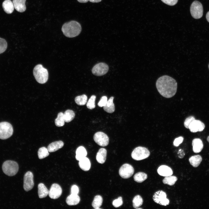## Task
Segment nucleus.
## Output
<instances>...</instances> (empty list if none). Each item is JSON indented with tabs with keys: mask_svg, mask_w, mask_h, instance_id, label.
<instances>
[{
	"mask_svg": "<svg viewBox=\"0 0 209 209\" xmlns=\"http://www.w3.org/2000/svg\"><path fill=\"white\" fill-rule=\"evenodd\" d=\"M157 90L163 96L170 98L176 94L177 83L176 80L170 76L165 75L159 78L156 83Z\"/></svg>",
	"mask_w": 209,
	"mask_h": 209,
	"instance_id": "nucleus-1",
	"label": "nucleus"
},
{
	"mask_svg": "<svg viewBox=\"0 0 209 209\" xmlns=\"http://www.w3.org/2000/svg\"><path fill=\"white\" fill-rule=\"evenodd\" d=\"M80 24L75 21H71L64 23L62 26V30L66 37L72 38L78 36L81 31Z\"/></svg>",
	"mask_w": 209,
	"mask_h": 209,
	"instance_id": "nucleus-2",
	"label": "nucleus"
},
{
	"mask_svg": "<svg viewBox=\"0 0 209 209\" xmlns=\"http://www.w3.org/2000/svg\"><path fill=\"white\" fill-rule=\"evenodd\" d=\"M33 74L37 81L40 84H44L48 80V70L41 64H37L33 70Z\"/></svg>",
	"mask_w": 209,
	"mask_h": 209,
	"instance_id": "nucleus-3",
	"label": "nucleus"
},
{
	"mask_svg": "<svg viewBox=\"0 0 209 209\" xmlns=\"http://www.w3.org/2000/svg\"><path fill=\"white\" fill-rule=\"evenodd\" d=\"M2 169L6 174L12 176L17 173L19 170V165L15 161L7 160L3 163Z\"/></svg>",
	"mask_w": 209,
	"mask_h": 209,
	"instance_id": "nucleus-4",
	"label": "nucleus"
},
{
	"mask_svg": "<svg viewBox=\"0 0 209 209\" xmlns=\"http://www.w3.org/2000/svg\"><path fill=\"white\" fill-rule=\"evenodd\" d=\"M150 152L147 148L141 146L135 148L131 154L132 158L136 161L142 160L148 158Z\"/></svg>",
	"mask_w": 209,
	"mask_h": 209,
	"instance_id": "nucleus-5",
	"label": "nucleus"
},
{
	"mask_svg": "<svg viewBox=\"0 0 209 209\" xmlns=\"http://www.w3.org/2000/svg\"><path fill=\"white\" fill-rule=\"evenodd\" d=\"M13 131L12 125L7 122H0V139H7L11 136Z\"/></svg>",
	"mask_w": 209,
	"mask_h": 209,
	"instance_id": "nucleus-6",
	"label": "nucleus"
},
{
	"mask_svg": "<svg viewBox=\"0 0 209 209\" xmlns=\"http://www.w3.org/2000/svg\"><path fill=\"white\" fill-rule=\"evenodd\" d=\"M203 10L201 3L197 1H194L190 6V12L192 17L195 19L202 17Z\"/></svg>",
	"mask_w": 209,
	"mask_h": 209,
	"instance_id": "nucleus-7",
	"label": "nucleus"
},
{
	"mask_svg": "<svg viewBox=\"0 0 209 209\" xmlns=\"http://www.w3.org/2000/svg\"><path fill=\"white\" fill-rule=\"evenodd\" d=\"M166 193L162 190H158L155 192L153 196L154 201L156 203L164 206L168 205L169 200L166 198Z\"/></svg>",
	"mask_w": 209,
	"mask_h": 209,
	"instance_id": "nucleus-8",
	"label": "nucleus"
},
{
	"mask_svg": "<svg viewBox=\"0 0 209 209\" xmlns=\"http://www.w3.org/2000/svg\"><path fill=\"white\" fill-rule=\"evenodd\" d=\"M93 138L95 142L101 146H107L109 143L108 137L106 134L102 132H96L93 136Z\"/></svg>",
	"mask_w": 209,
	"mask_h": 209,
	"instance_id": "nucleus-9",
	"label": "nucleus"
},
{
	"mask_svg": "<svg viewBox=\"0 0 209 209\" xmlns=\"http://www.w3.org/2000/svg\"><path fill=\"white\" fill-rule=\"evenodd\" d=\"M134 171V169L131 165L125 163L120 167L119 173L120 176L122 178L128 179L132 175Z\"/></svg>",
	"mask_w": 209,
	"mask_h": 209,
	"instance_id": "nucleus-10",
	"label": "nucleus"
},
{
	"mask_svg": "<svg viewBox=\"0 0 209 209\" xmlns=\"http://www.w3.org/2000/svg\"><path fill=\"white\" fill-rule=\"evenodd\" d=\"M109 68L106 64L100 62L95 65L92 68V72L94 75L100 76L106 74L108 71Z\"/></svg>",
	"mask_w": 209,
	"mask_h": 209,
	"instance_id": "nucleus-11",
	"label": "nucleus"
},
{
	"mask_svg": "<svg viewBox=\"0 0 209 209\" xmlns=\"http://www.w3.org/2000/svg\"><path fill=\"white\" fill-rule=\"evenodd\" d=\"M34 186L33 174L31 172L28 171L24 176V188L25 191H28L31 190Z\"/></svg>",
	"mask_w": 209,
	"mask_h": 209,
	"instance_id": "nucleus-12",
	"label": "nucleus"
},
{
	"mask_svg": "<svg viewBox=\"0 0 209 209\" xmlns=\"http://www.w3.org/2000/svg\"><path fill=\"white\" fill-rule=\"evenodd\" d=\"M62 190L61 186L57 183H53L51 186L49 191L48 195L50 198L56 199L62 194Z\"/></svg>",
	"mask_w": 209,
	"mask_h": 209,
	"instance_id": "nucleus-13",
	"label": "nucleus"
},
{
	"mask_svg": "<svg viewBox=\"0 0 209 209\" xmlns=\"http://www.w3.org/2000/svg\"><path fill=\"white\" fill-rule=\"evenodd\" d=\"M205 127V125L203 122L200 120L195 119L190 124L189 129L191 132L195 133L203 131Z\"/></svg>",
	"mask_w": 209,
	"mask_h": 209,
	"instance_id": "nucleus-14",
	"label": "nucleus"
},
{
	"mask_svg": "<svg viewBox=\"0 0 209 209\" xmlns=\"http://www.w3.org/2000/svg\"><path fill=\"white\" fill-rule=\"evenodd\" d=\"M157 172L159 175L163 176L172 175L173 173L172 169L166 165H162L157 169Z\"/></svg>",
	"mask_w": 209,
	"mask_h": 209,
	"instance_id": "nucleus-15",
	"label": "nucleus"
},
{
	"mask_svg": "<svg viewBox=\"0 0 209 209\" xmlns=\"http://www.w3.org/2000/svg\"><path fill=\"white\" fill-rule=\"evenodd\" d=\"M192 145L193 151L195 153L200 152L203 148V142L200 138L194 139L192 141Z\"/></svg>",
	"mask_w": 209,
	"mask_h": 209,
	"instance_id": "nucleus-16",
	"label": "nucleus"
},
{
	"mask_svg": "<svg viewBox=\"0 0 209 209\" xmlns=\"http://www.w3.org/2000/svg\"><path fill=\"white\" fill-rule=\"evenodd\" d=\"M26 0H13L14 8L17 11L19 12H23L26 9L25 5Z\"/></svg>",
	"mask_w": 209,
	"mask_h": 209,
	"instance_id": "nucleus-17",
	"label": "nucleus"
},
{
	"mask_svg": "<svg viewBox=\"0 0 209 209\" xmlns=\"http://www.w3.org/2000/svg\"><path fill=\"white\" fill-rule=\"evenodd\" d=\"M107 151L104 148L99 149L96 155V159L97 162L100 164H103L106 159Z\"/></svg>",
	"mask_w": 209,
	"mask_h": 209,
	"instance_id": "nucleus-18",
	"label": "nucleus"
},
{
	"mask_svg": "<svg viewBox=\"0 0 209 209\" xmlns=\"http://www.w3.org/2000/svg\"><path fill=\"white\" fill-rule=\"evenodd\" d=\"M64 145V143L62 141H55L49 145L47 149L49 152H54L62 148L63 146Z\"/></svg>",
	"mask_w": 209,
	"mask_h": 209,
	"instance_id": "nucleus-19",
	"label": "nucleus"
},
{
	"mask_svg": "<svg viewBox=\"0 0 209 209\" xmlns=\"http://www.w3.org/2000/svg\"><path fill=\"white\" fill-rule=\"evenodd\" d=\"M80 201V198L78 194H71L67 197L66 202L68 205L73 206L78 204Z\"/></svg>",
	"mask_w": 209,
	"mask_h": 209,
	"instance_id": "nucleus-20",
	"label": "nucleus"
},
{
	"mask_svg": "<svg viewBox=\"0 0 209 209\" xmlns=\"http://www.w3.org/2000/svg\"><path fill=\"white\" fill-rule=\"evenodd\" d=\"M79 165L81 169L87 171L90 169L91 164L89 159L85 157L79 161Z\"/></svg>",
	"mask_w": 209,
	"mask_h": 209,
	"instance_id": "nucleus-21",
	"label": "nucleus"
},
{
	"mask_svg": "<svg viewBox=\"0 0 209 209\" xmlns=\"http://www.w3.org/2000/svg\"><path fill=\"white\" fill-rule=\"evenodd\" d=\"M3 8L7 14H11L13 12L14 7L13 3L10 0H5L2 3Z\"/></svg>",
	"mask_w": 209,
	"mask_h": 209,
	"instance_id": "nucleus-22",
	"label": "nucleus"
},
{
	"mask_svg": "<svg viewBox=\"0 0 209 209\" xmlns=\"http://www.w3.org/2000/svg\"><path fill=\"white\" fill-rule=\"evenodd\" d=\"M38 194L40 198L46 197L48 194L49 191L43 183H39L38 186Z\"/></svg>",
	"mask_w": 209,
	"mask_h": 209,
	"instance_id": "nucleus-23",
	"label": "nucleus"
},
{
	"mask_svg": "<svg viewBox=\"0 0 209 209\" xmlns=\"http://www.w3.org/2000/svg\"><path fill=\"white\" fill-rule=\"evenodd\" d=\"M113 97H111L107 101L105 105L103 107L104 110L107 113H112L115 111V106L113 102Z\"/></svg>",
	"mask_w": 209,
	"mask_h": 209,
	"instance_id": "nucleus-24",
	"label": "nucleus"
},
{
	"mask_svg": "<svg viewBox=\"0 0 209 209\" xmlns=\"http://www.w3.org/2000/svg\"><path fill=\"white\" fill-rule=\"evenodd\" d=\"M87 152L85 148L83 146L78 147L76 151L75 158L78 161H80L86 156Z\"/></svg>",
	"mask_w": 209,
	"mask_h": 209,
	"instance_id": "nucleus-25",
	"label": "nucleus"
},
{
	"mask_svg": "<svg viewBox=\"0 0 209 209\" xmlns=\"http://www.w3.org/2000/svg\"><path fill=\"white\" fill-rule=\"evenodd\" d=\"M202 161V158L199 155H194L189 158V161L190 164L193 167H197Z\"/></svg>",
	"mask_w": 209,
	"mask_h": 209,
	"instance_id": "nucleus-26",
	"label": "nucleus"
},
{
	"mask_svg": "<svg viewBox=\"0 0 209 209\" xmlns=\"http://www.w3.org/2000/svg\"><path fill=\"white\" fill-rule=\"evenodd\" d=\"M147 174L143 172H139L136 173L134 176V180L136 182L141 183L147 179Z\"/></svg>",
	"mask_w": 209,
	"mask_h": 209,
	"instance_id": "nucleus-27",
	"label": "nucleus"
},
{
	"mask_svg": "<svg viewBox=\"0 0 209 209\" xmlns=\"http://www.w3.org/2000/svg\"><path fill=\"white\" fill-rule=\"evenodd\" d=\"M75 115V113L73 111L70 109L66 110L64 113L65 122H71L74 118Z\"/></svg>",
	"mask_w": 209,
	"mask_h": 209,
	"instance_id": "nucleus-28",
	"label": "nucleus"
},
{
	"mask_svg": "<svg viewBox=\"0 0 209 209\" xmlns=\"http://www.w3.org/2000/svg\"><path fill=\"white\" fill-rule=\"evenodd\" d=\"M102 201V198L101 196L96 195L94 197L92 203V206L95 209H99L101 206Z\"/></svg>",
	"mask_w": 209,
	"mask_h": 209,
	"instance_id": "nucleus-29",
	"label": "nucleus"
},
{
	"mask_svg": "<svg viewBox=\"0 0 209 209\" xmlns=\"http://www.w3.org/2000/svg\"><path fill=\"white\" fill-rule=\"evenodd\" d=\"M177 180V178L173 176H165L163 180V182L164 184L170 185H174Z\"/></svg>",
	"mask_w": 209,
	"mask_h": 209,
	"instance_id": "nucleus-30",
	"label": "nucleus"
},
{
	"mask_svg": "<svg viewBox=\"0 0 209 209\" xmlns=\"http://www.w3.org/2000/svg\"><path fill=\"white\" fill-rule=\"evenodd\" d=\"M87 96L85 94H83L76 96L75 99V103L78 105H83L87 103Z\"/></svg>",
	"mask_w": 209,
	"mask_h": 209,
	"instance_id": "nucleus-31",
	"label": "nucleus"
},
{
	"mask_svg": "<svg viewBox=\"0 0 209 209\" xmlns=\"http://www.w3.org/2000/svg\"><path fill=\"white\" fill-rule=\"evenodd\" d=\"M143 202L142 197L139 195H136L134 198L133 200V206L134 208H136L141 206Z\"/></svg>",
	"mask_w": 209,
	"mask_h": 209,
	"instance_id": "nucleus-32",
	"label": "nucleus"
},
{
	"mask_svg": "<svg viewBox=\"0 0 209 209\" xmlns=\"http://www.w3.org/2000/svg\"><path fill=\"white\" fill-rule=\"evenodd\" d=\"M64 113L61 112L58 114L57 118L55 120V125L58 127L63 126L64 124Z\"/></svg>",
	"mask_w": 209,
	"mask_h": 209,
	"instance_id": "nucleus-33",
	"label": "nucleus"
},
{
	"mask_svg": "<svg viewBox=\"0 0 209 209\" xmlns=\"http://www.w3.org/2000/svg\"><path fill=\"white\" fill-rule=\"evenodd\" d=\"M49 155L48 150L45 147H42L39 149L38 151V158L39 159H42L47 156Z\"/></svg>",
	"mask_w": 209,
	"mask_h": 209,
	"instance_id": "nucleus-34",
	"label": "nucleus"
},
{
	"mask_svg": "<svg viewBox=\"0 0 209 209\" xmlns=\"http://www.w3.org/2000/svg\"><path fill=\"white\" fill-rule=\"evenodd\" d=\"M96 97L95 96L92 95L89 99L86 105L88 109H92L95 107V101Z\"/></svg>",
	"mask_w": 209,
	"mask_h": 209,
	"instance_id": "nucleus-35",
	"label": "nucleus"
},
{
	"mask_svg": "<svg viewBox=\"0 0 209 209\" xmlns=\"http://www.w3.org/2000/svg\"><path fill=\"white\" fill-rule=\"evenodd\" d=\"M7 47V43L4 39L0 37V54L3 53Z\"/></svg>",
	"mask_w": 209,
	"mask_h": 209,
	"instance_id": "nucleus-36",
	"label": "nucleus"
},
{
	"mask_svg": "<svg viewBox=\"0 0 209 209\" xmlns=\"http://www.w3.org/2000/svg\"><path fill=\"white\" fill-rule=\"evenodd\" d=\"M123 204L122 199L121 197H119L117 199L114 200L112 202L113 206L115 208L121 206Z\"/></svg>",
	"mask_w": 209,
	"mask_h": 209,
	"instance_id": "nucleus-37",
	"label": "nucleus"
},
{
	"mask_svg": "<svg viewBox=\"0 0 209 209\" xmlns=\"http://www.w3.org/2000/svg\"><path fill=\"white\" fill-rule=\"evenodd\" d=\"M195 120L194 117L192 116H190L187 118L184 122V125L185 127L189 129V127L190 124Z\"/></svg>",
	"mask_w": 209,
	"mask_h": 209,
	"instance_id": "nucleus-38",
	"label": "nucleus"
},
{
	"mask_svg": "<svg viewBox=\"0 0 209 209\" xmlns=\"http://www.w3.org/2000/svg\"><path fill=\"white\" fill-rule=\"evenodd\" d=\"M107 98L106 96H103L100 98L98 105L100 107H103L107 102Z\"/></svg>",
	"mask_w": 209,
	"mask_h": 209,
	"instance_id": "nucleus-39",
	"label": "nucleus"
},
{
	"mask_svg": "<svg viewBox=\"0 0 209 209\" xmlns=\"http://www.w3.org/2000/svg\"><path fill=\"white\" fill-rule=\"evenodd\" d=\"M183 140V138L182 136H180L176 138L174 141V145L176 147H178L182 143Z\"/></svg>",
	"mask_w": 209,
	"mask_h": 209,
	"instance_id": "nucleus-40",
	"label": "nucleus"
},
{
	"mask_svg": "<svg viewBox=\"0 0 209 209\" xmlns=\"http://www.w3.org/2000/svg\"><path fill=\"white\" fill-rule=\"evenodd\" d=\"M79 188L77 185H73L71 186V194H78L79 193Z\"/></svg>",
	"mask_w": 209,
	"mask_h": 209,
	"instance_id": "nucleus-41",
	"label": "nucleus"
},
{
	"mask_svg": "<svg viewBox=\"0 0 209 209\" xmlns=\"http://www.w3.org/2000/svg\"><path fill=\"white\" fill-rule=\"evenodd\" d=\"M165 4L170 6H174L176 4L178 0H161Z\"/></svg>",
	"mask_w": 209,
	"mask_h": 209,
	"instance_id": "nucleus-42",
	"label": "nucleus"
},
{
	"mask_svg": "<svg viewBox=\"0 0 209 209\" xmlns=\"http://www.w3.org/2000/svg\"><path fill=\"white\" fill-rule=\"evenodd\" d=\"M102 0H89V1L92 3H98L100 2Z\"/></svg>",
	"mask_w": 209,
	"mask_h": 209,
	"instance_id": "nucleus-43",
	"label": "nucleus"
},
{
	"mask_svg": "<svg viewBox=\"0 0 209 209\" xmlns=\"http://www.w3.org/2000/svg\"><path fill=\"white\" fill-rule=\"evenodd\" d=\"M77 1L80 3H86L88 2L89 0H77Z\"/></svg>",
	"mask_w": 209,
	"mask_h": 209,
	"instance_id": "nucleus-44",
	"label": "nucleus"
},
{
	"mask_svg": "<svg viewBox=\"0 0 209 209\" xmlns=\"http://www.w3.org/2000/svg\"><path fill=\"white\" fill-rule=\"evenodd\" d=\"M206 17L207 20L209 22V11L207 13L206 15Z\"/></svg>",
	"mask_w": 209,
	"mask_h": 209,
	"instance_id": "nucleus-45",
	"label": "nucleus"
},
{
	"mask_svg": "<svg viewBox=\"0 0 209 209\" xmlns=\"http://www.w3.org/2000/svg\"><path fill=\"white\" fill-rule=\"evenodd\" d=\"M207 140L208 141L209 143V136H208Z\"/></svg>",
	"mask_w": 209,
	"mask_h": 209,
	"instance_id": "nucleus-46",
	"label": "nucleus"
},
{
	"mask_svg": "<svg viewBox=\"0 0 209 209\" xmlns=\"http://www.w3.org/2000/svg\"><path fill=\"white\" fill-rule=\"evenodd\" d=\"M208 68H209V65H208Z\"/></svg>",
	"mask_w": 209,
	"mask_h": 209,
	"instance_id": "nucleus-47",
	"label": "nucleus"
}]
</instances>
